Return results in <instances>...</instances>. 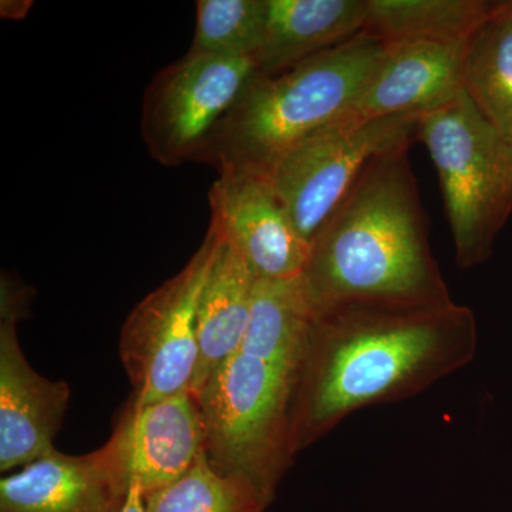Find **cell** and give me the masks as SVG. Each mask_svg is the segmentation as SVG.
Returning a JSON list of instances; mask_svg holds the SVG:
<instances>
[{"mask_svg":"<svg viewBox=\"0 0 512 512\" xmlns=\"http://www.w3.org/2000/svg\"><path fill=\"white\" fill-rule=\"evenodd\" d=\"M477 345L476 316L454 301H345L313 312L293 376L296 453L357 410L409 399L464 369Z\"/></svg>","mask_w":512,"mask_h":512,"instance_id":"1","label":"cell"},{"mask_svg":"<svg viewBox=\"0 0 512 512\" xmlns=\"http://www.w3.org/2000/svg\"><path fill=\"white\" fill-rule=\"evenodd\" d=\"M410 146L375 158L311 244L312 311L345 301H453L431 252Z\"/></svg>","mask_w":512,"mask_h":512,"instance_id":"2","label":"cell"},{"mask_svg":"<svg viewBox=\"0 0 512 512\" xmlns=\"http://www.w3.org/2000/svg\"><path fill=\"white\" fill-rule=\"evenodd\" d=\"M387 43L363 30L278 76H258L197 161L265 175L286 151L346 117Z\"/></svg>","mask_w":512,"mask_h":512,"instance_id":"3","label":"cell"},{"mask_svg":"<svg viewBox=\"0 0 512 512\" xmlns=\"http://www.w3.org/2000/svg\"><path fill=\"white\" fill-rule=\"evenodd\" d=\"M295 372L238 352L195 394L205 458L221 476L247 480L271 504L292 466Z\"/></svg>","mask_w":512,"mask_h":512,"instance_id":"4","label":"cell"},{"mask_svg":"<svg viewBox=\"0 0 512 512\" xmlns=\"http://www.w3.org/2000/svg\"><path fill=\"white\" fill-rule=\"evenodd\" d=\"M417 140L439 175L458 266L483 264L512 214L511 144L466 90L421 116Z\"/></svg>","mask_w":512,"mask_h":512,"instance_id":"5","label":"cell"},{"mask_svg":"<svg viewBox=\"0 0 512 512\" xmlns=\"http://www.w3.org/2000/svg\"><path fill=\"white\" fill-rule=\"evenodd\" d=\"M420 114L345 119L286 151L264 175L296 231L309 245L367 165L417 141Z\"/></svg>","mask_w":512,"mask_h":512,"instance_id":"6","label":"cell"},{"mask_svg":"<svg viewBox=\"0 0 512 512\" xmlns=\"http://www.w3.org/2000/svg\"><path fill=\"white\" fill-rule=\"evenodd\" d=\"M220 235L211 227L188 264L130 312L120 332V357L130 406L191 392L198 367L197 312Z\"/></svg>","mask_w":512,"mask_h":512,"instance_id":"7","label":"cell"},{"mask_svg":"<svg viewBox=\"0 0 512 512\" xmlns=\"http://www.w3.org/2000/svg\"><path fill=\"white\" fill-rule=\"evenodd\" d=\"M259 76L256 57L188 52L144 93L141 136L164 167L197 161L212 134Z\"/></svg>","mask_w":512,"mask_h":512,"instance_id":"8","label":"cell"},{"mask_svg":"<svg viewBox=\"0 0 512 512\" xmlns=\"http://www.w3.org/2000/svg\"><path fill=\"white\" fill-rule=\"evenodd\" d=\"M0 301V471L9 473L55 448L70 387L39 375L20 348L18 323L29 312L28 288L2 279Z\"/></svg>","mask_w":512,"mask_h":512,"instance_id":"9","label":"cell"},{"mask_svg":"<svg viewBox=\"0 0 512 512\" xmlns=\"http://www.w3.org/2000/svg\"><path fill=\"white\" fill-rule=\"evenodd\" d=\"M218 173L208 195L211 227L256 279L301 276L311 245L296 231L266 177L231 168Z\"/></svg>","mask_w":512,"mask_h":512,"instance_id":"10","label":"cell"},{"mask_svg":"<svg viewBox=\"0 0 512 512\" xmlns=\"http://www.w3.org/2000/svg\"><path fill=\"white\" fill-rule=\"evenodd\" d=\"M131 488L119 437L83 456L53 448L0 480V512H121Z\"/></svg>","mask_w":512,"mask_h":512,"instance_id":"11","label":"cell"},{"mask_svg":"<svg viewBox=\"0 0 512 512\" xmlns=\"http://www.w3.org/2000/svg\"><path fill=\"white\" fill-rule=\"evenodd\" d=\"M468 43H387L386 55L346 117L423 116L446 106L466 90Z\"/></svg>","mask_w":512,"mask_h":512,"instance_id":"12","label":"cell"},{"mask_svg":"<svg viewBox=\"0 0 512 512\" xmlns=\"http://www.w3.org/2000/svg\"><path fill=\"white\" fill-rule=\"evenodd\" d=\"M113 433L123 446L131 483L144 495L174 484L204 456V420L191 392L141 407L127 404Z\"/></svg>","mask_w":512,"mask_h":512,"instance_id":"13","label":"cell"},{"mask_svg":"<svg viewBox=\"0 0 512 512\" xmlns=\"http://www.w3.org/2000/svg\"><path fill=\"white\" fill-rule=\"evenodd\" d=\"M259 76L288 72L366 29L367 0H266Z\"/></svg>","mask_w":512,"mask_h":512,"instance_id":"14","label":"cell"},{"mask_svg":"<svg viewBox=\"0 0 512 512\" xmlns=\"http://www.w3.org/2000/svg\"><path fill=\"white\" fill-rule=\"evenodd\" d=\"M256 278L235 249L220 237L197 312V394L231 357L247 333Z\"/></svg>","mask_w":512,"mask_h":512,"instance_id":"15","label":"cell"},{"mask_svg":"<svg viewBox=\"0 0 512 512\" xmlns=\"http://www.w3.org/2000/svg\"><path fill=\"white\" fill-rule=\"evenodd\" d=\"M504 2L488 0H367V32L386 43L468 42Z\"/></svg>","mask_w":512,"mask_h":512,"instance_id":"16","label":"cell"},{"mask_svg":"<svg viewBox=\"0 0 512 512\" xmlns=\"http://www.w3.org/2000/svg\"><path fill=\"white\" fill-rule=\"evenodd\" d=\"M312 318L301 276L256 279L251 316L239 352L295 372Z\"/></svg>","mask_w":512,"mask_h":512,"instance_id":"17","label":"cell"},{"mask_svg":"<svg viewBox=\"0 0 512 512\" xmlns=\"http://www.w3.org/2000/svg\"><path fill=\"white\" fill-rule=\"evenodd\" d=\"M464 86L484 119L512 146V2H504L471 37Z\"/></svg>","mask_w":512,"mask_h":512,"instance_id":"18","label":"cell"},{"mask_svg":"<svg viewBox=\"0 0 512 512\" xmlns=\"http://www.w3.org/2000/svg\"><path fill=\"white\" fill-rule=\"evenodd\" d=\"M144 504L147 512H265L269 507L247 480L212 470L205 454L183 478L144 495Z\"/></svg>","mask_w":512,"mask_h":512,"instance_id":"19","label":"cell"},{"mask_svg":"<svg viewBox=\"0 0 512 512\" xmlns=\"http://www.w3.org/2000/svg\"><path fill=\"white\" fill-rule=\"evenodd\" d=\"M266 0H200L188 52L256 57L264 40Z\"/></svg>","mask_w":512,"mask_h":512,"instance_id":"20","label":"cell"},{"mask_svg":"<svg viewBox=\"0 0 512 512\" xmlns=\"http://www.w3.org/2000/svg\"><path fill=\"white\" fill-rule=\"evenodd\" d=\"M32 2H10L3 0L2 2V18L5 19H22L28 15Z\"/></svg>","mask_w":512,"mask_h":512,"instance_id":"21","label":"cell"},{"mask_svg":"<svg viewBox=\"0 0 512 512\" xmlns=\"http://www.w3.org/2000/svg\"><path fill=\"white\" fill-rule=\"evenodd\" d=\"M121 512H147L146 504H144V495L136 483H131L127 503Z\"/></svg>","mask_w":512,"mask_h":512,"instance_id":"22","label":"cell"}]
</instances>
